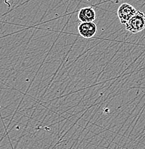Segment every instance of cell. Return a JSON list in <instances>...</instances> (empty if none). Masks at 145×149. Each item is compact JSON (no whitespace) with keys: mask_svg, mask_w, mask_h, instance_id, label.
I'll return each instance as SVG.
<instances>
[{"mask_svg":"<svg viewBox=\"0 0 145 149\" xmlns=\"http://www.w3.org/2000/svg\"><path fill=\"white\" fill-rule=\"evenodd\" d=\"M78 19L81 22H94L96 13L93 7H83L78 12Z\"/></svg>","mask_w":145,"mask_h":149,"instance_id":"obj_4","label":"cell"},{"mask_svg":"<svg viewBox=\"0 0 145 149\" xmlns=\"http://www.w3.org/2000/svg\"><path fill=\"white\" fill-rule=\"evenodd\" d=\"M98 27L94 22H81L78 25V32L80 36L90 39L95 35Z\"/></svg>","mask_w":145,"mask_h":149,"instance_id":"obj_3","label":"cell"},{"mask_svg":"<svg viewBox=\"0 0 145 149\" xmlns=\"http://www.w3.org/2000/svg\"><path fill=\"white\" fill-rule=\"evenodd\" d=\"M126 30L132 34H137L145 29V14L141 11L137 13L125 24Z\"/></svg>","mask_w":145,"mask_h":149,"instance_id":"obj_1","label":"cell"},{"mask_svg":"<svg viewBox=\"0 0 145 149\" xmlns=\"http://www.w3.org/2000/svg\"><path fill=\"white\" fill-rule=\"evenodd\" d=\"M137 10L132 4L124 3L121 4L117 11V15L121 24H126L131 18L137 13Z\"/></svg>","mask_w":145,"mask_h":149,"instance_id":"obj_2","label":"cell"}]
</instances>
